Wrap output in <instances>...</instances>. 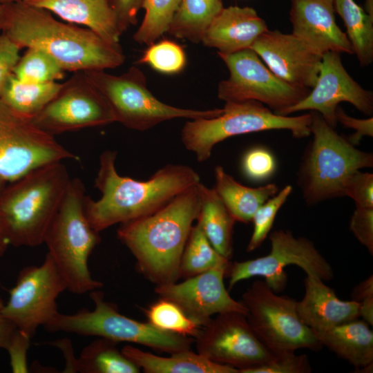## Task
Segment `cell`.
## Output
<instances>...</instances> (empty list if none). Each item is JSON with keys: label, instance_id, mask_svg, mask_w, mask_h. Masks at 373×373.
<instances>
[{"label": "cell", "instance_id": "cell-1", "mask_svg": "<svg viewBox=\"0 0 373 373\" xmlns=\"http://www.w3.org/2000/svg\"><path fill=\"white\" fill-rule=\"evenodd\" d=\"M117 153L106 150L99 157L95 187L100 198L86 195L84 211L92 227L101 232L117 224L144 217L160 209L172 198L200 182L198 173L184 164H167L146 180L119 175Z\"/></svg>", "mask_w": 373, "mask_h": 373}, {"label": "cell", "instance_id": "cell-2", "mask_svg": "<svg viewBox=\"0 0 373 373\" xmlns=\"http://www.w3.org/2000/svg\"><path fill=\"white\" fill-rule=\"evenodd\" d=\"M2 31L20 48L44 50L65 71L114 68L126 59L119 44L109 43L88 28L61 22L50 12L23 0L8 3Z\"/></svg>", "mask_w": 373, "mask_h": 373}, {"label": "cell", "instance_id": "cell-3", "mask_svg": "<svg viewBox=\"0 0 373 373\" xmlns=\"http://www.w3.org/2000/svg\"><path fill=\"white\" fill-rule=\"evenodd\" d=\"M198 184L151 214L120 224L117 230V238L135 257L137 270L156 285L180 278L182 253L200 211Z\"/></svg>", "mask_w": 373, "mask_h": 373}, {"label": "cell", "instance_id": "cell-4", "mask_svg": "<svg viewBox=\"0 0 373 373\" xmlns=\"http://www.w3.org/2000/svg\"><path fill=\"white\" fill-rule=\"evenodd\" d=\"M71 178L62 162L36 168L0 190V224L10 245L44 244Z\"/></svg>", "mask_w": 373, "mask_h": 373}, {"label": "cell", "instance_id": "cell-5", "mask_svg": "<svg viewBox=\"0 0 373 373\" xmlns=\"http://www.w3.org/2000/svg\"><path fill=\"white\" fill-rule=\"evenodd\" d=\"M85 197L83 182L71 178L44 242L67 290L75 294L90 293L103 287L88 269V258L101 239L86 216Z\"/></svg>", "mask_w": 373, "mask_h": 373}, {"label": "cell", "instance_id": "cell-6", "mask_svg": "<svg viewBox=\"0 0 373 373\" xmlns=\"http://www.w3.org/2000/svg\"><path fill=\"white\" fill-rule=\"evenodd\" d=\"M312 142L306 147L297 183L306 204L314 205L343 196V186L354 171L373 166V155L357 149L323 117L312 111Z\"/></svg>", "mask_w": 373, "mask_h": 373}, {"label": "cell", "instance_id": "cell-7", "mask_svg": "<svg viewBox=\"0 0 373 373\" xmlns=\"http://www.w3.org/2000/svg\"><path fill=\"white\" fill-rule=\"evenodd\" d=\"M312 114L298 116L276 114L259 102H225L222 113L214 117L189 119L181 131L185 149L198 162L210 158L213 147L236 135L269 130H288L294 137L311 134Z\"/></svg>", "mask_w": 373, "mask_h": 373}, {"label": "cell", "instance_id": "cell-8", "mask_svg": "<svg viewBox=\"0 0 373 373\" xmlns=\"http://www.w3.org/2000/svg\"><path fill=\"white\" fill-rule=\"evenodd\" d=\"M92 310L82 309L74 314L57 312L46 325L48 332H65L106 338L117 343H137L170 354L189 350L195 338L159 329L119 313L117 306L106 301L99 289L89 293Z\"/></svg>", "mask_w": 373, "mask_h": 373}, {"label": "cell", "instance_id": "cell-9", "mask_svg": "<svg viewBox=\"0 0 373 373\" xmlns=\"http://www.w3.org/2000/svg\"><path fill=\"white\" fill-rule=\"evenodd\" d=\"M82 72L109 104L115 122L133 130L146 131L176 118H211L222 111V108H181L160 101L147 88L143 72L135 66L119 75L109 74L105 70Z\"/></svg>", "mask_w": 373, "mask_h": 373}, {"label": "cell", "instance_id": "cell-10", "mask_svg": "<svg viewBox=\"0 0 373 373\" xmlns=\"http://www.w3.org/2000/svg\"><path fill=\"white\" fill-rule=\"evenodd\" d=\"M246 317L260 341L274 354L298 349L321 350L313 330L298 316L296 301L277 295L265 281L257 280L242 294Z\"/></svg>", "mask_w": 373, "mask_h": 373}, {"label": "cell", "instance_id": "cell-11", "mask_svg": "<svg viewBox=\"0 0 373 373\" xmlns=\"http://www.w3.org/2000/svg\"><path fill=\"white\" fill-rule=\"evenodd\" d=\"M78 158L54 135L0 100V178L4 182L47 164Z\"/></svg>", "mask_w": 373, "mask_h": 373}, {"label": "cell", "instance_id": "cell-12", "mask_svg": "<svg viewBox=\"0 0 373 373\" xmlns=\"http://www.w3.org/2000/svg\"><path fill=\"white\" fill-rule=\"evenodd\" d=\"M218 55L229 71V78L221 81L218 86V97L225 102L257 101L282 115L311 90L291 86L280 79L250 48Z\"/></svg>", "mask_w": 373, "mask_h": 373}, {"label": "cell", "instance_id": "cell-13", "mask_svg": "<svg viewBox=\"0 0 373 373\" xmlns=\"http://www.w3.org/2000/svg\"><path fill=\"white\" fill-rule=\"evenodd\" d=\"M270 252L262 257L230 263L227 275L229 289L240 281L254 276H262L276 292L287 283L285 267L296 265L306 274H312L323 281L333 278L330 264L320 254L314 243L303 237H295L288 230L279 229L269 234Z\"/></svg>", "mask_w": 373, "mask_h": 373}, {"label": "cell", "instance_id": "cell-14", "mask_svg": "<svg viewBox=\"0 0 373 373\" xmlns=\"http://www.w3.org/2000/svg\"><path fill=\"white\" fill-rule=\"evenodd\" d=\"M66 283L51 257L46 254L39 265L24 267L8 301L0 314L31 338L58 312L57 299Z\"/></svg>", "mask_w": 373, "mask_h": 373}, {"label": "cell", "instance_id": "cell-15", "mask_svg": "<svg viewBox=\"0 0 373 373\" xmlns=\"http://www.w3.org/2000/svg\"><path fill=\"white\" fill-rule=\"evenodd\" d=\"M197 352L207 359L238 370L239 373L268 361L272 353L258 338L244 314H217L195 338Z\"/></svg>", "mask_w": 373, "mask_h": 373}, {"label": "cell", "instance_id": "cell-16", "mask_svg": "<svg viewBox=\"0 0 373 373\" xmlns=\"http://www.w3.org/2000/svg\"><path fill=\"white\" fill-rule=\"evenodd\" d=\"M32 121L55 135L115 122L111 108L82 71L76 72Z\"/></svg>", "mask_w": 373, "mask_h": 373}, {"label": "cell", "instance_id": "cell-17", "mask_svg": "<svg viewBox=\"0 0 373 373\" xmlns=\"http://www.w3.org/2000/svg\"><path fill=\"white\" fill-rule=\"evenodd\" d=\"M352 104L363 113H373V95L361 87L344 68L340 53L327 52L322 55L316 82L300 102L285 110L282 115L309 110L321 114L334 128L337 124L336 111L338 104Z\"/></svg>", "mask_w": 373, "mask_h": 373}, {"label": "cell", "instance_id": "cell-18", "mask_svg": "<svg viewBox=\"0 0 373 373\" xmlns=\"http://www.w3.org/2000/svg\"><path fill=\"white\" fill-rule=\"evenodd\" d=\"M229 264L185 278L179 283L156 285L155 292L160 298L178 305L202 327L207 325L214 314L236 312L246 316L245 305L230 296L224 284Z\"/></svg>", "mask_w": 373, "mask_h": 373}, {"label": "cell", "instance_id": "cell-19", "mask_svg": "<svg viewBox=\"0 0 373 373\" xmlns=\"http://www.w3.org/2000/svg\"><path fill=\"white\" fill-rule=\"evenodd\" d=\"M250 49L285 82L309 89L314 86L322 55L292 33L285 34L268 29Z\"/></svg>", "mask_w": 373, "mask_h": 373}, {"label": "cell", "instance_id": "cell-20", "mask_svg": "<svg viewBox=\"0 0 373 373\" xmlns=\"http://www.w3.org/2000/svg\"><path fill=\"white\" fill-rule=\"evenodd\" d=\"M292 34L314 52L354 54L351 44L335 20L334 0H291Z\"/></svg>", "mask_w": 373, "mask_h": 373}, {"label": "cell", "instance_id": "cell-21", "mask_svg": "<svg viewBox=\"0 0 373 373\" xmlns=\"http://www.w3.org/2000/svg\"><path fill=\"white\" fill-rule=\"evenodd\" d=\"M267 30L254 8L231 6L223 8L213 19L201 42L218 52L231 54L250 48Z\"/></svg>", "mask_w": 373, "mask_h": 373}, {"label": "cell", "instance_id": "cell-22", "mask_svg": "<svg viewBox=\"0 0 373 373\" xmlns=\"http://www.w3.org/2000/svg\"><path fill=\"white\" fill-rule=\"evenodd\" d=\"M305 295L296 303L300 320L313 331L325 330L357 319L360 316L359 303L339 299L334 289L312 274L305 279Z\"/></svg>", "mask_w": 373, "mask_h": 373}, {"label": "cell", "instance_id": "cell-23", "mask_svg": "<svg viewBox=\"0 0 373 373\" xmlns=\"http://www.w3.org/2000/svg\"><path fill=\"white\" fill-rule=\"evenodd\" d=\"M70 23L86 26L102 39L119 44L121 33L108 0H23Z\"/></svg>", "mask_w": 373, "mask_h": 373}, {"label": "cell", "instance_id": "cell-24", "mask_svg": "<svg viewBox=\"0 0 373 373\" xmlns=\"http://www.w3.org/2000/svg\"><path fill=\"white\" fill-rule=\"evenodd\" d=\"M369 326L363 320L355 319L313 332L323 347L361 369L373 363V332Z\"/></svg>", "mask_w": 373, "mask_h": 373}, {"label": "cell", "instance_id": "cell-25", "mask_svg": "<svg viewBox=\"0 0 373 373\" xmlns=\"http://www.w3.org/2000/svg\"><path fill=\"white\" fill-rule=\"evenodd\" d=\"M122 352L146 373H239L238 369L213 362L200 354L184 350L163 357L125 345Z\"/></svg>", "mask_w": 373, "mask_h": 373}, {"label": "cell", "instance_id": "cell-26", "mask_svg": "<svg viewBox=\"0 0 373 373\" xmlns=\"http://www.w3.org/2000/svg\"><path fill=\"white\" fill-rule=\"evenodd\" d=\"M198 189L200 207L197 222L213 248L230 260L233 256L234 218L214 188L199 182Z\"/></svg>", "mask_w": 373, "mask_h": 373}, {"label": "cell", "instance_id": "cell-27", "mask_svg": "<svg viewBox=\"0 0 373 373\" xmlns=\"http://www.w3.org/2000/svg\"><path fill=\"white\" fill-rule=\"evenodd\" d=\"M215 190L236 221L251 222L257 209L278 192L276 184L269 183L259 187H249L238 182L224 169H214Z\"/></svg>", "mask_w": 373, "mask_h": 373}, {"label": "cell", "instance_id": "cell-28", "mask_svg": "<svg viewBox=\"0 0 373 373\" xmlns=\"http://www.w3.org/2000/svg\"><path fill=\"white\" fill-rule=\"evenodd\" d=\"M62 84L57 82L29 83L12 73L6 79L0 100L18 113L32 119L57 94Z\"/></svg>", "mask_w": 373, "mask_h": 373}, {"label": "cell", "instance_id": "cell-29", "mask_svg": "<svg viewBox=\"0 0 373 373\" xmlns=\"http://www.w3.org/2000/svg\"><path fill=\"white\" fill-rule=\"evenodd\" d=\"M223 8L222 0H181L168 32L178 39L201 42L205 30Z\"/></svg>", "mask_w": 373, "mask_h": 373}, {"label": "cell", "instance_id": "cell-30", "mask_svg": "<svg viewBox=\"0 0 373 373\" xmlns=\"http://www.w3.org/2000/svg\"><path fill=\"white\" fill-rule=\"evenodd\" d=\"M334 10L346 28V35L362 66L373 61V17L354 0H334Z\"/></svg>", "mask_w": 373, "mask_h": 373}, {"label": "cell", "instance_id": "cell-31", "mask_svg": "<svg viewBox=\"0 0 373 373\" xmlns=\"http://www.w3.org/2000/svg\"><path fill=\"white\" fill-rule=\"evenodd\" d=\"M118 343L97 337L83 348L77 357L81 373H138L140 368L118 350Z\"/></svg>", "mask_w": 373, "mask_h": 373}, {"label": "cell", "instance_id": "cell-32", "mask_svg": "<svg viewBox=\"0 0 373 373\" xmlns=\"http://www.w3.org/2000/svg\"><path fill=\"white\" fill-rule=\"evenodd\" d=\"M229 263V260L213 248L200 224L193 226L182 253L180 278H188Z\"/></svg>", "mask_w": 373, "mask_h": 373}, {"label": "cell", "instance_id": "cell-33", "mask_svg": "<svg viewBox=\"0 0 373 373\" xmlns=\"http://www.w3.org/2000/svg\"><path fill=\"white\" fill-rule=\"evenodd\" d=\"M181 0H144L142 8L144 19L133 35L134 40L141 44L154 43L168 32L173 17Z\"/></svg>", "mask_w": 373, "mask_h": 373}, {"label": "cell", "instance_id": "cell-34", "mask_svg": "<svg viewBox=\"0 0 373 373\" xmlns=\"http://www.w3.org/2000/svg\"><path fill=\"white\" fill-rule=\"evenodd\" d=\"M12 73L29 83H48L61 79L65 70L48 53L37 48H28L20 57Z\"/></svg>", "mask_w": 373, "mask_h": 373}, {"label": "cell", "instance_id": "cell-35", "mask_svg": "<svg viewBox=\"0 0 373 373\" xmlns=\"http://www.w3.org/2000/svg\"><path fill=\"white\" fill-rule=\"evenodd\" d=\"M148 322L164 332L195 338L202 327L174 303L160 298L145 310Z\"/></svg>", "mask_w": 373, "mask_h": 373}, {"label": "cell", "instance_id": "cell-36", "mask_svg": "<svg viewBox=\"0 0 373 373\" xmlns=\"http://www.w3.org/2000/svg\"><path fill=\"white\" fill-rule=\"evenodd\" d=\"M138 63L147 64L161 73L171 75L184 69L186 57L181 46L173 41L164 39L150 44Z\"/></svg>", "mask_w": 373, "mask_h": 373}, {"label": "cell", "instance_id": "cell-37", "mask_svg": "<svg viewBox=\"0 0 373 373\" xmlns=\"http://www.w3.org/2000/svg\"><path fill=\"white\" fill-rule=\"evenodd\" d=\"M292 191L291 185H286L272 198L267 200L255 212L251 222L254 229L247 247L250 252L256 250L269 233L279 209L286 202Z\"/></svg>", "mask_w": 373, "mask_h": 373}, {"label": "cell", "instance_id": "cell-38", "mask_svg": "<svg viewBox=\"0 0 373 373\" xmlns=\"http://www.w3.org/2000/svg\"><path fill=\"white\" fill-rule=\"evenodd\" d=\"M312 367L307 356L296 355L294 352L274 354L266 363L242 373H309Z\"/></svg>", "mask_w": 373, "mask_h": 373}, {"label": "cell", "instance_id": "cell-39", "mask_svg": "<svg viewBox=\"0 0 373 373\" xmlns=\"http://www.w3.org/2000/svg\"><path fill=\"white\" fill-rule=\"evenodd\" d=\"M343 196L352 198L356 207L373 208V174L359 170L352 172L345 182Z\"/></svg>", "mask_w": 373, "mask_h": 373}, {"label": "cell", "instance_id": "cell-40", "mask_svg": "<svg viewBox=\"0 0 373 373\" xmlns=\"http://www.w3.org/2000/svg\"><path fill=\"white\" fill-rule=\"evenodd\" d=\"M244 173L254 180H261L269 177L276 168L272 154L265 148L255 147L249 149L242 162Z\"/></svg>", "mask_w": 373, "mask_h": 373}, {"label": "cell", "instance_id": "cell-41", "mask_svg": "<svg viewBox=\"0 0 373 373\" xmlns=\"http://www.w3.org/2000/svg\"><path fill=\"white\" fill-rule=\"evenodd\" d=\"M350 229L358 241L373 254V208L356 207Z\"/></svg>", "mask_w": 373, "mask_h": 373}, {"label": "cell", "instance_id": "cell-42", "mask_svg": "<svg viewBox=\"0 0 373 373\" xmlns=\"http://www.w3.org/2000/svg\"><path fill=\"white\" fill-rule=\"evenodd\" d=\"M31 338L23 332L16 329L12 334L6 350L8 351L10 366L14 373H26L27 352L30 345Z\"/></svg>", "mask_w": 373, "mask_h": 373}, {"label": "cell", "instance_id": "cell-43", "mask_svg": "<svg viewBox=\"0 0 373 373\" xmlns=\"http://www.w3.org/2000/svg\"><path fill=\"white\" fill-rule=\"evenodd\" d=\"M21 48L4 33L0 34V94L7 78L12 73Z\"/></svg>", "mask_w": 373, "mask_h": 373}, {"label": "cell", "instance_id": "cell-44", "mask_svg": "<svg viewBox=\"0 0 373 373\" xmlns=\"http://www.w3.org/2000/svg\"><path fill=\"white\" fill-rule=\"evenodd\" d=\"M144 0H108L121 34L137 22V15Z\"/></svg>", "mask_w": 373, "mask_h": 373}, {"label": "cell", "instance_id": "cell-45", "mask_svg": "<svg viewBox=\"0 0 373 373\" xmlns=\"http://www.w3.org/2000/svg\"><path fill=\"white\" fill-rule=\"evenodd\" d=\"M336 119L337 122L347 128H350L356 131L355 133L350 135L348 141L354 145L360 143L364 136H373V118L357 119L348 115L340 106L336 111Z\"/></svg>", "mask_w": 373, "mask_h": 373}, {"label": "cell", "instance_id": "cell-46", "mask_svg": "<svg viewBox=\"0 0 373 373\" xmlns=\"http://www.w3.org/2000/svg\"><path fill=\"white\" fill-rule=\"evenodd\" d=\"M48 343L58 347L63 353L66 361L64 372H77V358L74 355L73 347L69 339L62 338Z\"/></svg>", "mask_w": 373, "mask_h": 373}, {"label": "cell", "instance_id": "cell-47", "mask_svg": "<svg viewBox=\"0 0 373 373\" xmlns=\"http://www.w3.org/2000/svg\"><path fill=\"white\" fill-rule=\"evenodd\" d=\"M372 296H373V276H370L353 289L352 300L361 303Z\"/></svg>", "mask_w": 373, "mask_h": 373}, {"label": "cell", "instance_id": "cell-48", "mask_svg": "<svg viewBox=\"0 0 373 373\" xmlns=\"http://www.w3.org/2000/svg\"><path fill=\"white\" fill-rule=\"evenodd\" d=\"M17 329L16 326L0 314V349H6Z\"/></svg>", "mask_w": 373, "mask_h": 373}, {"label": "cell", "instance_id": "cell-49", "mask_svg": "<svg viewBox=\"0 0 373 373\" xmlns=\"http://www.w3.org/2000/svg\"><path fill=\"white\" fill-rule=\"evenodd\" d=\"M360 316L369 325H373V296L366 298L359 303Z\"/></svg>", "mask_w": 373, "mask_h": 373}, {"label": "cell", "instance_id": "cell-50", "mask_svg": "<svg viewBox=\"0 0 373 373\" xmlns=\"http://www.w3.org/2000/svg\"><path fill=\"white\" fill-rule=\"evenodd\" d=\"M4 181L0 178V190L3 186ZM9 243L4 234L2 227L0 224V257L2 256L9 246Z\"/></svg>", "mask_w": 373, "mask_h": 373}, {"label": "cell", "instance_id": "cell-51", "mask_svg": "<svg viewBox=\"0 0 373 373\" xmlns=\"http://www.w3.org/2000/svg\"><path fill=\"white\" fill-rule=\"evenodd\" d=\"M8 3H0V30H2L6 22Z\"/></svg>", "mask_w": 373, "mask_h": 373}, {"label": "cell", "instance_id": "cell-52", "mask_svg": "<svg viewBox=\"0 0 373 373\" xmlns=\"http://www.w3.org/2000/svg\"><path fill=\"white\" fill-rule=\"evenodd\" d=\"M365 12L373 17V0H365Z\"/></svg>", "mask_w": 373, "mask_h": 373}, {"label": "cell", "instance_id": "cell-53", "mask_svg": "<svg viewBox=\"0 0 373 373\" xmlns=\"http://www.w3.org/2000/svg\"><path fill=\"white\" fill-rule=\"evenodd\" d=\"M18 1H21V0H0V3H10L16 2Z\"/></svg>", "mask_w": 373, "mask_h": 373}, {"label": "cell", "instance_id": "cell-54", "mask_svg": "<svg viewBox=\"0 0 373 373\" xmlns=\"http://www.w3.org/2000/svg\"><path fill=\"white\" fill-rule=\"evenodd\" d=\"M3 305H4V304H3L2 300H1V298H0V310H1V308L3 307Z\"/></svg>", "mask_w": 373, "mask_h": 373}]
</instances>
